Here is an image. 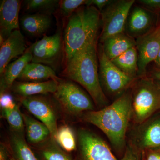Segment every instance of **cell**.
I'll use <instances>...</instances> for the list:
<instances>
[{
    "label": "cell",
    "mask_w": 160,
    "mask_h": 160,
    "mask_svg": "<svg viewBox=\"0 0 160 160\" xmlns=\"http://www.w3.org/2000/svg\"><path fill=\"white\" fill-rule=\"evenodd\" d=\"M27 49L25 37L20 29L12 32L1 45L0 74H2L12 60L22 56Z\"/></svg>",
    "instance_id": "cell-14"
},
{
    "label": "cell",
    "mask_w": 160,
    "mask_h": 160,
    "mask_svg": "<svg viewBox=\"0 0 160 160\" xmlns=\"http://www.w3.org/2000/svg\"><path fill=\"white\" fill-rule=\"evenodd\" d=\"M88 0H63L60 1L59 8L61 14L66 18H69L80 7L86 6Z\"/></svg>",
    "instance_id": "cell-28"
},
{
    "label": "cell",
    "mask_w": 160,
    "mask_h": 160,
    "mask_svg": "<svg viewBox=\"0 0 160 160\" xmlns=\"http://www.w3.org/2000/svg\"><path fill=\"white\" fill-rule=\"evenodd\" d=\"M156 32H157L158 34L160 36V24L159 26L157 28H156L155 29Z\"/></svg>",
    "instance_id": "cell-36"
},
{
    "label": "cell",
    "mask_w": 160,
    "mask_h": 160,
    "mask_svg": "<svg viewBox=\"0 0 160 160\" xmlns=\"http://www.w3.org/2000/svg\"><path fill=\"white\" fill-rule=\"evenodd\" d=\"M23 30L32 37L41 36L51 26L52 19L49 14L38 13L23 16L20 21Z\"/></svg>",
    "instance_id": "cell-19"
},
{
    "label": "cell",
    "mask_w": 160,
    "mask_h": 160,
    "mask_svg": "<svg viewBox=\"0 0 160 160\" xmlns=\"http://www.w3.org/2000/svg\"><path fill=\"white\" fill-rule=\"evenodd\" d=\"M152 78L158 81L159 82L158 84L160 85V69H156L152 72Z\"/></svg>",
    "instance_id": "cell-34"
},
{
    "label": "cell",
    "mask_w": 160,
    "mask_h": 160,
    "mask_svg": "<svg viewBox=\"0 0 160 160\" xmlns=\"http://www.w3.org/2000/svg\"><path fill=\"white\" fill-rule=\"evenodd\" d=\"M100 20L101 12L92 6L80 7L69 18L64 38L66 62L90 41L98 38Z\"/></svg>",
    "instance_id": "cell-3"
},
{
    "label": "cell",
    "mask_w": 160,
    "mask_h": 160,
    "mask_svg": "<svg viewBox=\"0 0 160 160\" xmlns=\"http://www.w3.org/2000/svg\"><path fill=\"white\" fill-rule=\"evenodd\" d=\"M102 43L103 51L110 60L120 56L136 46V40L125 32L107 38Z\"/></svg>",
    "instance_id": "cell-18"
},
{
    "label": "cell",
    "mask_w": 160,
    "mask_h": 160,
    "mask_svg": "<svg viewBox=\"0 0 160 160\" xmlns=\"http://www.w3.org/2000/svg\"><path fill=\"white\" fill-rule=\"evenodd\" d=\"M59 3L58 0H27L25 6L27 11L50 14L59 6Z\"/></svg>",
    "instance_id": "cell-27"
},
{
    "label": "cell",
    "mask_w": 160,
    "mask_h": 160,
    "mask_svg": "<svg viewBox=\"0 0 160 160\" xmlns=\"http://www.w3.org/2000/svg\"><path fill=\"white\" fill-rule=\"evenodd\" d=\"M13 97L7 92H2L0 96L1 109H13L16 106Z\"/></svg>",
    "instance_id": "cell-29"
},
{
    "label": "cell",
    "mask_w": 160,
    "mask_h": 160,
    "mask_svg": "<svg viewBox=\"0 0 160 160\" xmlns=\"http://www.w3.org/2000/svg\"><path fill=\"white\" fill-rule=\"evenodd\" d=\"M26 129V136L29 143L32 144L42 143L50 135L49 129L42 122L35 119L29 115L22 114Z\"/></svg>",
    "instance_id": "cell-22"
},
{
    "label": "cell",
    "mask_w": 160,
    "mask_h": 160,
    "mask_svg": "<svg viewBox=\"0 0 160 160\" xmlns=\"http://www.w3.org/2000/svg\"><path fill=\"white\" fill-rule=\"evenodd\" d=\"M138 3L150 11L160 10V0H139Z\"/></svg>",
    "instance_id": "cell-31"
},
{
    "label": "cell",
    "mask_w": 160,
    "mask_h": 160,
    "mask_svg": "<svg viewBox=\"0 0 160 160\" xmlns=\"http://www.w3.org/2000/svg\"><path fill=\"white\" fill-rule=\"evenodd\" d=\"M56 142L65 151L70 152L76 149V139L74 132L67 125H63L58 128Z\"/></svg>",
    "instance_id": "cell-25"
},
{
    "label": "cell",
    "mask_w": 160,
    "mask_h": 160,
    "mask_svg": "<svg viewBox=\"0 0 160 160\" xmlns=\"http://www.w3.org/2000/svg\"><path fill=\"white\" fill-rule=\"evenodd\" d=\"M137 136L136 143L140 149L160 148V116L146 121L141 124Z\"/></svg>",
    "instance_id": "cell-15"
},
{
    "label": "cell",
    "mask_w": 160,
    "mask_h": 160,
    "mask_svg": "<svg viewBox=\"0 0 160 160\" xmlns=\"http://www.w3.org/2000/svg\"><path fill=\"white\" fill-rule=\"evenodd\" d=\"M0 5V37L6 40L15 30L20 29L19 12L22 2L3 0Z\"/></svg>",
    "instance_id": "cell-13"
},
{
    "label": "cell",
    "mask_w": 160,
    "mask_h": 160,
    "mask_svg": "<svg viewBox=\"0 0 160 160\" xmlns=\"http://www.w3.org/2000/svg\"><path fill=\"white\" fill-rule=\"evenodd\" d=\"M131 94L132 116L138 124L145 122L160 109V87L153 79L142 77Z\"/></svg>",
    "instance_id": "cell-5"
},
{
    "label": "cell",
    "mask_w": 160,
    "mask_h": 160,
    "mask_svg": "<svg viewBox=\"0 0 160 160\" xmlns=\"http://www.w3.org/2000/svg\"><path fill=\"white\" fill-rule=\"evenodd\" d=\"M112 2L110 0H89L86 6H94L101 12Z\"/></svg>",
    "instance_id": "cell-32"
},
{
    "label": "cell",
    "mask_w": 160,
    "mask_h": 160,
    "mask_svg": "<svg viewBox=\"0 0 160 160\" xmlns=\"http://www.w3.org/2000/svg\"><path fill=\"white\" fill-rule=\"evenodd\" d=\"M58 78L42 82L15 81L11 88L14 93L22 98L33 96L37 95L54 94L57 90Z\"/></svg>",
    "instance_id": "cell-16"
},
{
    "label": "cell",
    "mask_w": 160,
    "mask_h": 160,
    "mask_svg": "<svg viewBox=\"0 0 160 160\" xmlns=\"http://www.w3.org/2000/svg\"><path fill=\"white\" fill-rule=\"evenodd\" d=\"M57 90L53 94L55 99L67 112L77 115L93 111V100L82 89L72 81L57 79Z\"/></svg>",
    "instance_id": "cell-7"
},
{
    "label": "cell",
    "mask_w": 160,
    "mask_h": 160,
    "mask_svg": "<svg viewBox=\"0 0 160 160\" xmlns=\"http://www.w3.org/2000/svg\"><path fill=\"white\" fill-rule=\"evenodd\" d=\"M134 0L112 1L101 12L102 30L100 42L107 38L125 32L126 20Z\"/></svg>",
    "instance_id": "cell-8"
},
{
    "label": "cell",
    "mask_w": 160,
    "mask_h": 160,
    "mask_svg": "<svg viewBox=\"0 0 160 160\" xmlns=\"http://www.w3.org/2000/svg\"><path fill=\"white\" fill-rule=\"evenodd\" d=\"M62 47V37L59 32L49 36H44L28 49L32 55L31 62L47 65L53 69L61 57Z\"/></svg>",
    "instance_id": "cell-9"
},
{
    "label": "cell",
    "mask_w": 160,
    "mask_h": 160,
    "mask_svg": "<svg viewBox=\"0 0 160 160\" xmlns=\"http://www.w3.org/2000/svg\"><path fill=\"white\" fill-rule=\"evenodd\" d=\"M132 116V94L126 92L111 105L98 111L87 112L82 119L104 132L114 148L121 149L125 146L126 131Z\"/></svg>",
    "instance_id": "cell-1"
},
{
    "label": "cell",
    "mask_w": 160,
    "mask_h": 160,
    "mask_svg": "<svg viewBox=\"0 0 160 160\" xmlns=\"http://www.w3.org/2000/svg\"><path fill=\"white\" fill-rule=\"evenodd\" d=\"M32 58V55L28 49L22 56L6 66L2 74L1 75V93L6 92L12 88L25 66L31 62Z\"/></svg>",
    "instance_id": "cell-17"
},
{
    "label": "cell",
    "mask_w": 160,
    "mask_h": 160,
    "mask_svg": "<svg viewBox=\"0 0 160 160\" xmlns=\"http://www.w3.org/2000/svg\"><path fill=\"white\" fill-rule=\"evenodd\" d=\"M158 85H159V86H160V85H159V84H158Z\"/></svg>",
    "instance_id": "cell-37"
},
{
    "label": "cell",
    "mask_w": 160,
    "mask_h": 160,
    "mask_svg": "<svg viewBox=\"0 0 160 160\" xmlns=\"http://www.w3.org/2000/svg\"><path fill=\"white\" fill-rule=\"evenodd\" d=\"M155 17L153 12L142 6L133 5L126 20L125 33L136 40L153 31Z\"/></svg>",
    "instance_id": "cell-11"
},
{
    "label": "cell",
    "mask_w": 160,
    "mask_h": 160,
    "mask_svg": "<svg viewBox=\"0 0 160 160\" xmlns=\"http://www.w3.org/2000/svg\"><path fill=\"white\" fill-rule=\"evenodd\" d=\"M0 160H12L10 150L5 144L2 143L0 145Z\"/></svg>",
    "instance_id": "cell-33"
},
{
    "label": "cell",
    "mask_w": 160,
    "mask_h": 160,
    "mask_svg": "<svg viewBox=\"0 0 160 160\" xmlns=\"http://www.w3.org/2000/svg\"><path fill=\"white\" fill-rule=\"evenodd\" d=\"M142 157V160H160V148L144 149Z\"/></svg>",
    "instance_id": "cell-30"
},
{
    "label": "cell",
    "mask_w": 160,
    "mask_h": 160,
    "mask_svg": "<svg viewBox=\"0 0 160 160\" xmlns=\"http://www.w3.org/2000/svg\"><path fill=\"white\" fill-rule=\"evenodd\" d=\"M9 146L12 160H38L27 144L24 132H12Z\"/></svg>",
    "instance_id": "cell-21"
},
{
    "label": "cell",
    "mask_w": 160,
    "mask_h": 160,
    "mask_svg": "<svg viewBox=\"0 0 160 160\" xmlns=\"http://www.w3.org/2000/svg\"><path fill=\"white\" fill-rule=\"evenodd\" d=\"M99 78L104 93L110 95L121 96L137 78L124 73L115 66L106 56L102 46L98 49Z\"/></svg>",
    "instance_id": "cell-6"
},
{
    "label": "cell",
    "mask_w": 160,
    "mask_h": 160,
    "mask_svg": "<svg viewBox=\"0 0 160 160\" xmlns=\"http://www.w3.org/2000/svg\"><path fill=\"white\" fill-rule=\"evenodd\" d=\"M21 102L28 111L47 126L50 137L56 141L58 128L57 116L50 101L46 97L37 95L22 98Z\"/></svg>",
    "instance_id": "cell-10"
},
{
    "label": "cell",
    "mask_w": 160,
    "mask_h": 160,
    "mask_svg": "<svg viewBox=\"0 0 160 160\" xmlns=\"http://www.w3.org/2000/svg\"><path fill=\"white\" fill-rule=\"evenodd\" d=\"M154 62L155 65H156L157 67H158V69H160V49L158 54V55L157 57Z\"/></svg>",
    "instance_id": "cell-35"
},
{
    "label": "cell",
    "mask_w": 160,
    "mask_h": 160,
    "mask_svg": "<svg viewBox=\"0 0 160 160\" xmlns=\"http://www.w3.org/2000/svg\"><path fill=\"white\" fill-rule=\"evenodd\" d=\"M58 78L50 66L31 62L25 66L17 80L19 82H42Z\"/></svg>",
    "instance_id": "cell-20"
},
{
    "label": "cell",
    "mask_w": 160,
    "mask_h": 160,
    "mask_svg": "<svg viewBox=\"0 0 160 160\" xmlns=\"http://www.w3.org/2000/svg\"><path fill=\"white\" fill-rule=\"evenodd\" d=\"M111 61L120 70L129 76L136 78L138 77V56L136 46Z\"/></svg>",
    "instance_id": "cell-23"
},
{
    "label": "cell",
    "mask_w": 160,
    "mask_h": 160,
    "mask_svg": "<svg viewBox=\"0 0 160 160\" xmlns=\"http://www.w3.org/2000/svg\"><path fill=\"white\" fill-rule=\"evenodd\" d=\"M138 56V76L144 77L149 63L154 62L160 49V36L153 30L136 40Z\"/></svg>",
    "instance_id": "cell-12"
},
{
    "label": "cell",
    "mask_w": 160,
    "mask_h": 160,
    "mask_svg": "<svg viewBox=\"0 0 160 160\" xmlns=\"http://www.w3.org/2000/svg\"><path fill=\"white\" fill-rule=\"evenodd\" d=\"M42 144V145L40 146L38 150V154L41 160H73L51 137Z\"/></svg>",
    "instance_id": "cell-24"
},
{
    "label": "cell",
    "mask_w": 160,
    "mask_h": 160,
    "mask_svg": "<svg viewBox=\"0 0 160 160\" xmlns=\"http://www.w3.org/2000/svg\"><path fill=\"white\" fill-rule=\"evenodd\" d=\"M97 38L90 41L66 62L65 73L84 87L96 105L102 107L108 102L99 78Z\"/></svg>",
    "instance_id": "cell-2"
},
{
    "label": "cell",
    "mask_w": 160,
    "mask_h": 160,
    "mask_svg": "<svg viewBox=\"0 0 160 160\" xmlns=\"http://www.w3.org/2000/svg\"><path fill=\"white\" fill-rule=\"evenodd\" d=\"M78 160H142V151L133 143H129L124 156L118 159L107 143L87 129L78 131Z\"/></svg>",
    "instance_id": "cell-4"
},
{
    "label": "cell",
    "mask_w": 160,
    "mask_h": 160,
    "mask_svg": "<svg viewBox=\"0 0 160 160\" xmlns=\"http://www.w3.org/2000/svg\"><path fill=\"white\" fill-rule=\"evenodd\" d=\"M2 116L8 122L12 132H24L25 126L23 115L18 105L13 109H2Z\"/></svg>",
    "instance_id": "cell-26"
}]
</instances>
